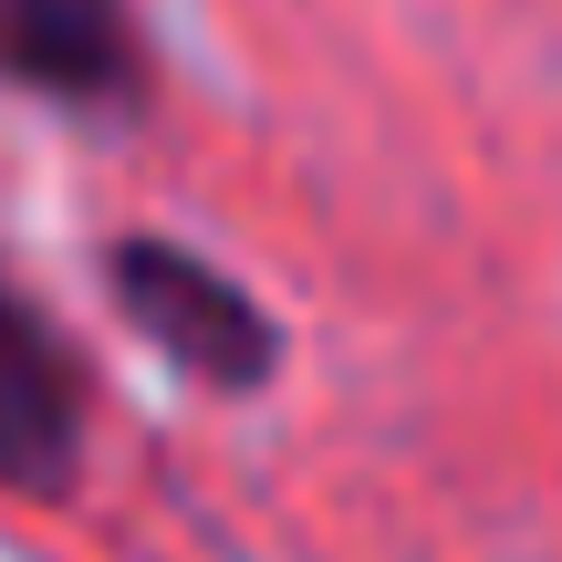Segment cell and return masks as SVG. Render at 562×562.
<instances>
[{"label":"cell","mask_w":562,"mask_h":562,"mask_svg":"<svg viewBox=\"0 0 562 562\" xmlns=\"http://www.w3.org/2000/svg\"><path fill=\"white\" fill-rule=\"evenodd\" d=\"M94 271H104L115 323H125V334H136L178 385L229 396V406H250V396H271V385H281V313H271V302L250 292L229 261L188 250L178 229H115Z\"/></svg>","instance_id":"obj_1"},{"label":"cell","mask_w":562,"mask_h":562,"mask_svg":"<svg viewBox=\"0 0 562 562\" xmlns=\"http://www.w3.org/2000/svg\"><path fill=\"white\" fill-rule=\"evenodd\" d=\"M94 459V364L53 302L0 261V501L63 510Z\"/></svg>","instance_id":"obj_2"},{"label":"cell","mask_w":562,"mask_h":562,"mask_svg":"<svg viewBox=\"0 0 562 562\" xmlns=\"http://www.w3.org/2000/svg\"><path fill=\"white\" fill-rule=\"evenodd\" d=\"M0 94L53 115H136L157 94L136 0H0Z\"/></svg>","instance_id":"obj_3"}]
</instances>
